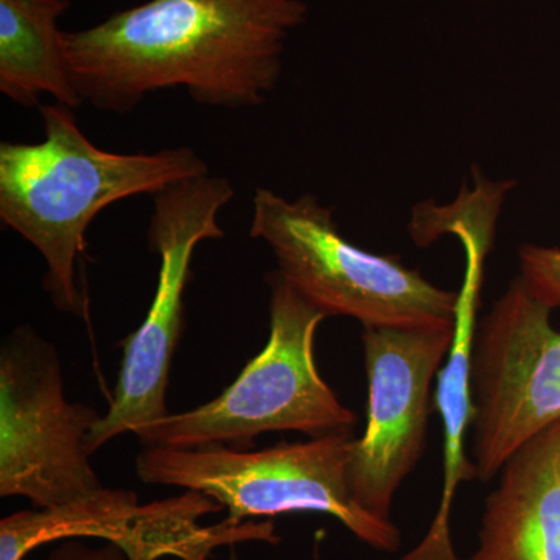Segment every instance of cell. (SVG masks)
Masks as SVG:
<instances>
[{
    "mask_svg": "<svg viewBox=\"0 0 560 560\" xmlns=\"http://www.w3.org/2000/svg\"><path fill=\"white\" fill-rule=\"evenodd\" d=\"M235 197L224 176H197L153 195L149 246L160 257L156 293L145 319L125 341L124 363L108 412L86 438L92 455L124 433L139 436L167 418L173 353L184 329V293L201 242L224 237L219 213Z\"/></svg>",
    "mask_w": 560,
    "mask_h": 560,
    "instance_id": "cell-6",
    "label": "cell"
},
{
    "mask_svg": "<svg viewBox=\"0 0 560 560\" xmlns=\"http://www.w3.org/2000/svg\"><path fill=\"white\" fill-rule=\"evenodd\" d=\"M304 0H147L105 21L65 32L81 102L128 114L150 94L184 88L213 108H254L282 75Z\"/></svg>",
    "mask_w": 560,
    "mask_h": 560,
    "instance_id": "cell-1",
    "label": "cell"
},
{
    "mask_svg": "<svg viewBox=\"0 0 560 560\" xmlns=\"http://www.w3.org/2000/svg\"><path fill=\"white\" fill-rule=\"evenodd\" d=\"M130 560H153V559H149V558H131Z\"/></svg>",
    "mask_w": 560,
    "mask_h": 560,
    "instance_id": "cell-16",
    "label": "cell"
},
{
    "mask_svg": "<svg viewBox=\"0 0 560 560\" xmlns=\"http://www.w3.org/2000/svg\"><path fill=\"white\" fill-rule=\"evenodd\" d=\"M205 506L197 493L140 508L130 490L102 488L92 495L57 508L20 511L0 522V560H25L51 541L94 537L113 541L131 558H194Z\"/></svg>",
    "mask_w": 560,
    "mask_h": 560,
    "instance_id": "cell-10",
    "label": "cell"
},
{
    "mask_svg": "<svg viewBox=\"0 0 560 560\" xmlns=\"http://www.w3.org/2000/svg\"><path fill=\"white\" fill-rule=\"evenodd\" d=\"M103 416L66 400L58 350L28 324L0 350V497H22L38 510L103 488L86 438Z\"/></svg>",
    "mask_w": 560,
    "mask_h": 560,
    "instance_id": "cell-7",
    "label": "cell"
},
{
    "mask_svg": "<svg viewBox=\"0 0 560 560\" xmlns=\"http://www.w3.org/2000/svg\"><path fill=\"white\" fill-rule=\"evenodd\" d=\"M350 431L283 442L264 451H237L223 444L200 447L145 445L136 459L147 485L200 492L226 508L231 525L254 517L315 512L337 518L374 550L394 552L400 530L353 500L348 481Z\"/></svg>",
    "mask_w": 560,
    "mask_h": 560,
    "instance_id": "cell-3",
    "label": "cell"
},
{
    "mask_svg": "<svg viewBox=\"0 0 560 560\" xmlns=\"http://www.w3.org/2000/svg\"><path fill=\"white\" fill-rule=\"evenodd\" d=\"M469 560H560V420L500 470Z\"/></svg>",
    "mask_w": 560,
    "mask_h": 560,
    "instance_id": "cell-11",
    "label": "cell"
},
{
    "mask_svg": "<svg viewBox=\"0 0 560 560\" xmlns=\"http://www.w3.org/2000/svg\"><path fill=\"white\" fill-rule=\"evenodd\" d=\"M551 313L517 278L475 330L471 455L482 481L560 420V330Z\"/></svg>",
    "mask_w": 560,
    "mask_h": 560,
    "instance_id": "cell-8",
    "label": "cell"
},
{
    "mask_svg": "<svg viewBox=\"0 0 560 560\" xmlns=\"http://www.w3.org/2000/svg\"><path fill=\"white\" fill-rule=\"evenodd\" d=\"M72 0H0V92L16 105L40 106V97L75 110L83 105L66 58L58 24Z\"/></svg>",
    "mask_w": 560,
    "mask_h": 560,
    "instance_id": "cell-13",
    "label": "cell"
},
{
    "mask_svg": "<svg viewBox=\"0 0 560 560\" xmlns=\"http://www.w3.org/2000/svg\"><path fill=\"white\" fill-rule=\"evenodd\" d=\"M455 327L363 330L368 377L364 433L350 444L348 481L364 511L390 521L394 497L425 451L434 381Z\"/></svg>",
    "mask_w": 560,
    "mask_h": 560,
    "instance_id": "cell-9",
    "label": "cell"
},
{
    "mask_svg": "<svg viewBox=\"0 0 560 560\" xmlns=\"http://www.w3.org/2000/svg\"><path fill=\"white\" fill-rule=\"evenodd\" d=\"M518 268L530 293L552 312L560 311V246L522 245Z\"/></svg>",
    "mask_w": 560,
    "mask_h": 560,
    "instance_id": "cell-14",
    "label": "cell"
},
{
    "mask_svg": "<svg viewBox=\"0 0 560 560\" xmlns=\"http://www.w3.org/2000/svg\"><path fill=\"white\" fill-rule=\"evenodd\" d=\"M249 237L270 246L280 275L327 316H349L363 329L455 327L459 293L350 243L313 195L290 201L259 187Z\"/></svg>",
    "mask_w": 560,
    "mask_h": 560,
    "instance_id": "cell-4",
    "label": "cell"
},
{
    "mask_svg": "<svg viewBox=\"0 0 560 560\" xmlns=\"http://www.w3.org/2000/svg\"><path fill=\"white\" fill-rule=\"evenodd\" d=\"M270 287V338L237 381L195 410L168 415L139 434L145 445L200 447L249 444L270 431L311 438L350 431L357 416L320 377L315 335L326 313L305 300L278 270Z\"/></svg>",
    "mask_w": 560,
    "mask_h": 560,
    "instance_id": "cell-5",
    "label": "cell"
},
{
    "mask_svg": "<svg viewBox=\"0 0 560 560\" xmlns=\"http://www.w3.org/2000/svg\"><path fill=\"white\" fill-rule=\"evenodd\" d=\"M467 271L459 291L455 338L444 366L438 375L434 405L444 429V481L436 515L425 537L401 560H459L452 541L451 515L460 482L478 478L474 460L466 456V438L474 425L471 393V349L477 330V302L481 285L482 257L477 246L467 243Z\"/></svg>",
    "mask_w": 560,
    "mask_h": 560,
    "instance_id": "cell-12",
    "label": "cell"
},
{
    "mask_svg": "<svg viewBox=\"0 0 560 560\" xmlns=\"http://www.w3.org/2000/svg\"><path fill=\"white\" fill-rule=\"evenodd\" d=\"M44 139L0 143V220L46 261L43 287L58 312L81 315L84 298L77 261L95 217L114 205L208 175V162L190 147L153 153H116L86 138L75 113L40 105Z\"/></svg>",
    "mask_w": 560,
    "mask_h": 560,
    "instance_id": "cell-2",
    "label": "cell"
},
{
    "mask_svg": "<svg viewBox=\"0 0 560 560\" xmlns=\"http://www.w3.org/2000/svg\"><path fill=\"white\" fill-rule=\"evenodd\" d=\"M46 560H130L119 545L106 541L103 547L94 548L79 539L62 540L60 547L47 556Z\"/></svg>",
    "mask_w": 560,
    "mask_h": 560,
    "instance_id": "cell-15",
    "label": "cell"
}]
</instances>
